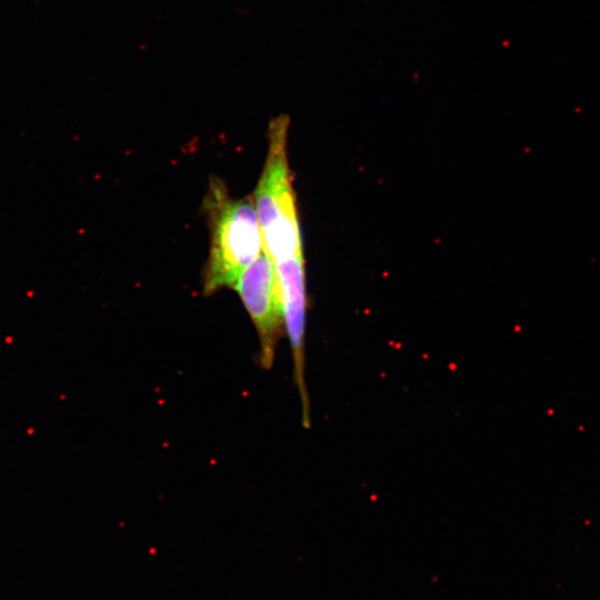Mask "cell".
I'll return each instance as SVG.
<instances>
[{
	"label": "cell",
	"instance_id": "cell-1",
	"mask_svg": "<svg viewBox=\"0 0 600 600\" xmlns=\"http://www.w3.org/2000/svg\"><path fill=\"white\" fill-rule=\"evenodd\" d=\"M210 248L203 292L233 288L243 271L263 251L253 196L232 198L220 179H211L204 199Z\"/></svg>",
	"mask_w": 600,
	"mask_h": 600
},
{
	"label": "cell",
	"instance_id": "cell-2",
	"mask_svg": "<svg viewBox=\"0 0 600 600\" xmlns=\"http://www.w3.org/2000/svg\"><path fill=\"white\" fill-rule=\"evenodd\" d=\"M289 117L268 126L267 156L253 192L264 253L273 264L303 259L302 238L288 161Z\"/></svg>",
	"mask_w": 600,
	"mask_h": 600
},
{
	"label": "cell",
	"instance_id": "cell-3",
	"mask_svg": "<svg viewBox=\"0 0 600 600\" xmlns=\"http://www.w3.org/2000/svg\"><path fill=\"white\" fill-rule=\"evenodd\" d=\"M233 289L256 328L260 362L269 369L284 328L276 268L264 251L243 271Z\"/></svg>",
	"mask_w": 600,
	"mask_h": 600
}]
</instances>
